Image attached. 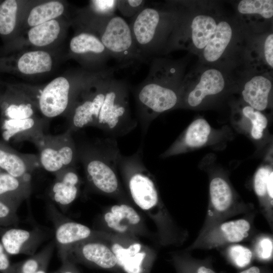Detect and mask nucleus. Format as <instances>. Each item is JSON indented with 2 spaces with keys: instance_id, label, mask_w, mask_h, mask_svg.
Returning a JSON list of instances; mask_svg holds the SVG:
<instances>
[{
  "instance_id": "f257e3e1",
  "label": "nucleus",
  "mask_w": 273,
  "mask_h": 273,
  "mask_svg": "<svg viewBox=\"0 0 273 273\" xmlns=\"http://www.w3.org/2000/svg\"><path fill=\"white\" fill-rule=\"evenodd\" d=\"M116 68H107L86 78L68 113L67 130L72 133L87 126L98 128L114 138L135 128L126 82L115 77Z\"/></svg>"
},
{
  "instance_id": "f03ea898",
  "label": "nucleus",
  "mask_w": 273,
  "mask_h": 273,
  "mask_svg": "<svg viewBox=\"0 0 273 273\" xmlns=\"http://www.w3.org/2000/svg\"><path fill=\"white\" fill-rule=\"evenodd\" d=\"M167 66L159 59L151 63L146 78L133 90L138 121L143 135L150 123L159 114L171 109L178 102V94L171 84L175 69Z\"/></svg>"
},
{
  "instance_id": "7ed1b4c3",
  "label": "nucleus",
  "mask_w": 273,
  "mask_h": 273,
  "mask_svg": "<svg viewBox=\"0 0 273 273\" xmlns=\"http://www.w3.org/2000/svg\"><path fill=\"white\" fill-rule=\"evenodd\" d=\"M77 149L78 160L90 186L101 193L117 195L120 184L117 170L121 153L116 140L98 139L77 145Z\"/></svg>"
},
{
  "instance_id": "20e7f679",
  "label": "nucleus",
  "mask_w": 273,
  "mask_h": 273,
  "mask_svg": "<svg viewBox=\"0 0 273 273\" xmlns=\"http://www.w3.org/2000/svg\"><path fill=\"white\" fill-rule=\"evenodd\" d=\"M89 28L111 58L119 63L120 68L144 63L138 53L129 25L122 17L116 14L108 17L93 15Z\"/></svg>"
},
{
  "instance_id": "39448f33",
  "label": "nucleus",
  "mask_w": 273,
  "mask_h": 273,
  "mask_svg": "<svg viewBox=\"0 0 273 273\" xmlns=\"http://www.w3.org/2000/svg\"><path fill=\"white\" fill-rule=\"evenodd\" d=\"M118 167L126 179L135 204L144 210H150L158 202L155 184L143 161V147L130 156L120 155Z\"/></svg>"
},
{
  "instance_id": "423d86ee",
  "label": "nucleus",
  "mask_w": 273,
  "mask_h": 273,
  "mask_svg": "<svg viewBox=\"0 0 273 273\" xmlns=\"http://www.w3.org/2000/svg\"><path fill=\"white\" fill-rule=\"evenodd\" d=\"M163 13L154 6L145 5L129 23L138 53L145 63L158 52L163 32Z\"/></svg>"
},
{
  "instance_id": "0eeeda50",
  "label": "nucleus",
  "mask_w": 273,
  "mask_h": 273,
  "mask_svg": "<svg viewBox=\"0 0 273 273\" xmlns=\"http://www.w3.org/2000/svg\"><path fill=\"white\" fill-rule=\"evenodd\" d=\"M72 133L68 130L57 135L45 133L34 144L39 152L40 167L53 174L75 167L78 161L77 149Z\"/></svg>"
},
{
  "instance_id": "6e6552de",
  "label": "nucleus",
  "mask_w": 273,
  "mask_h": 273,
  "mask_svg": "<svg viewBox=\"0 0 273 273\" xmlns=\"http://www.w3.org/2000/svg\"><path fill=\"white\" fill-rule=\"evenodd\" d=\"M82 85L73 88L67 78L62 76L57 77L41 91L36 106L47 118H54L67 112L69 113Z\"/></svg>"
},
{
  "instance_id": "1a4fd4ad",
  "label": "nucleus",
  "mask_w": 273,
  "mask_h": 273,
  "mask_svg": "<svg viewBox=\"0 0 273 273\" xmlns=\"http://www.w3.org/2000/svg\"><path fill=\"white\" fill-rule=\"evenodd\" d=\"M49 211L55 227V242L63 260L68 251L81 243L95 240L96 234L85 225L65 218L54 205L50 204Z\"/></svg>"
},
{
  "instance_id": "9d476101",
  "label": "nucleus",
  "mask_w": 273,
  "mask_h": 273,
  "mask_svg": "<svg viewBox=\"0 0 273 273\" xmlns=\"http://www.w3.org/2000/svg\"><path fill=\"white\" fill-rule=\"evenodd\" d=\"M48 235L39 228L27 230L8 227L0 230V242L8 255H33Z\"/></svg>"
},
{
  "instance_id": "9b49d317",
  "label": "nucleus",
  "mask_w": 273,
  "mask_h": 273,
  "mask_svg": "<svg viewBox=\"0 0 273 273\" xmlns=\"http://www.w3.org/2000/svg\"><path fill=\"white\" fill-rule=\"evenodd\" d=\"M69 47L73 54L87 62L98 71L108 68L106 65L111 57L94 32L87 30L78 33L71 39Z\"/></svg>"
},
{
  "instance_id": "f8f14e48",
  "label": "nucleus",
  "mask_w": 273,
  "mask_h": 273,
  "mask_svg": "<svg viewBox=\"0 0 273 273\" xmlns=\"http://www.w3.org/2000/svg\"><path fill=\"white\" fill-rule=\"evenodd\" d=\"M65 260L81 261L106 269L117 266L116 258L111 249L96 240L73 246L62 261Z\"/></svg>"
},
{
  "instance_id": "ddd939ff",
  "label": "nucleus",
  "mask_w": 273,
  "mask_h": 273,
  "mask_svg": "<svg viewBox=\"0 0 273 273\" xmlns=\"http://www.w3.org/2000/svg\"><path fill=\"white\" fill-rule=\"evenodd\" d=\"M40 167L38 155L20 153L0 140V169L19 178L31 180V174Z\"/></svg>"
},
{
  "instance_id": "4468645a",
  "label": "nucleus",
  "mask_w": 273,
  "mask_h": 273,
  "mask_svg": "<svg viewBox=\"0 0 273 273\" xmlns=\"http://www.w3.org/2000/svg\"><path fill=\"white\" fill-rule=\"evenodd\" d=\"M48 124L35 116L24 119L1 120L2 140L8 143L29 141L34 144L45 134Z\"/></svg>"
},
{
  "instance_id": "2eb2a0df",
  "label": "nucleus",
  "mask_w": 273,
  "mask_h": 273,
  "mask_svg": "<svg viewBox=\"0 0 273 273\" xmlns=\"http://www.w3.org/2000/svg\"><path fill=\"white\" fill-rule=\"evenodd\" d=\"M49 195L51 199L64 211L76 199L80 179L75 167L62 169L55 174Z\"/></svg>"
},
{
  "instance_id": "dca6fc26",
  "label": "nucleus",
  "mask_w": 273,
  "mask_h": 273,
  "mask_svg": "<svg viewBox=\"0 0 273 273\" xmlns=\"http://www.w3.org/2000/svg\"><path fill=\"white\" fill-rule=\"evenodd\" d=\"M32 191L31 180L14 177L0 171V201L17 211Z\"/></svg>"
},
{
  "instance_id": "f3484780",
  "label": "nucleus",
  "mask_w": 273,
  "mask_h": 273,
  "mask_svg": "<svg viewBox=\"0 0 273 273\" xmlns=\"http://www.w3.org/2000/svg\"><path fill=\"white\" fill-rule=\"evenodd\" d=\"M250 224L244 219L224 222L211 231L206 237L209 246H215L225 243L239 242L248 235Z\"/></svg>"
},
{
  "instance_id": "a211bd4d",
  "label": "nucleus",
  "mask_w": 273,
  "mask_h": 273,
  "mask_svg": "<svg viewBox=\"0 0 273 273\" xmlns=\"http://www.w3.org/2000/svg\"><path fill=\"white\" fill-rule=\"evenodd\" d=\"M224 86L221 73L216 69H209L201 75L199 82L188 97V103L191 107H196L208 95L220 93Z\"/></svg>"
},
{
  "instance_id": "6ab92c4d",
  "label": "nucleus",
  "mask_w": 273,
  "mask_h": 273,
  "mask_svg": "<svg viewBox=\"0 0 273 273\" xmlns=\"http://www.w3.org/2000/svg\"><path fill=\"white\" fill-rule=\"evenodd\" d=\"M104 218L109 228L120 233L126 232L141 220L138 212L125 204L112 206L110 211L105 214Z\"/></svg>"
},
{
  "instance_id": "aec40b11",
  "label": "nucleus",
  "mask_w": 273,
  "mask_h": 273,
  "mask_svg": "<svg viewBox=\"0 0 273 273\" xmlns=\"http://www.w3.org/2000/svg\"><path fill=\"white\" fill-rule=\"evenodd\" d=\"M271 88L269 80L262 76H256L246 83L242 95L250 107L257 111H262L267 106Z\"/></svg>"
},
{
  "instance_id": "412c9836",
  "label": "nucleus",
  "mask_w": 273,
  "mask_h": 273,
  "mask_svg": "<svg viewBox=\"0 0 273 273\" xmlns=\"http://www.w3.org/2000/svg\"><path fill=\"white\" fill-rule=\"evenodd\" d=\"M141 245L138 243L127 248L116 243L113 245L111 250L116 258L117 265L126 273H141L146 256L144 252L141 251Z\"/></svg>"
},
{
  "instance_id": "4be33fe9",
  "label": "nucleus",
  "mask_w": 273,
  "mask_h": 273,
  "mask_svg": "<svg viewBox=\"0 0 273 273\" xmlns=\"http://www.w3.org/2000/svg\"><path fill=\"white\" fill-rule=\"evenodd\" d=\"M53 61L50 55L43 51H33L23 54L19 59L17 67L25 74H35L50 71Z\"/></svg>"
},
{
  "instance_id": "5701e85b",
  "label": "nucleus",
  "mask_w": 273,
  "mask_h": 273,
  "mask_svg": "<svg viewBox=\"0 0 273 273\" xmlns=\"http://www.w3.org/2000/svg\"><path fill=\"white\" fill-rule=\"evenodd\" d=\"M232 35L229 24L221 21L217 25L215 32L204 48V56L208 62L217 60L229 44Z\"/></svg>"
},
{
  "instance_id": "b1692460",
  "label": "nucleus",
  "mask_w": 273,
  "mask_h": 273,
  "mask_svg": "<svg viewBox=\"0 0 273 273\" xmlns=\"http://www.w3.org/2000/svg\"><path fill=\"white\" fill-rule=\"evenodd\" d=\"M17 100H15L9 93L4 95L1 103V120L24 119L35 116L34 108L31 101Z\"/></svg>"
},
{
  "instance_id": "393cba45",
  "label": "nucleus",
  "mask_w": 273,
  "mask_h": 273,
  "mask_svg": "<svg viewBox=\"0 0 273 273\" xmlns=\"http://www.w3.org/2000/svg\"><path fill=\"white\" fill-rule=\"evenodd\" d=\"M217 24L211 17L198 15L191 24L192 38L194 44L199 49L204 48L214 34Z\"/></svg>"
},
{
  "instance_id": "a878e982",
  "label": "nucleus",
  "mask_w": 273,
  "mask_h": 273,
  "mask_svg": "<svg viewBox=\"0 0 273 273\" xmlns=\"http://www.w3.org/2000/svg\"><path fill=\"white\" fill-rule=\"evenodd\" d=\"M55 242L50 243L39 253L23 261L12 264L9 273H36L42 267L48 266L52 255Z\"/></svg>"
},
{
  "instance_id": "bb28decb",
  "label": "nucleus",
  "mask_w": 273,
  "mask_h": 273,
  "mask_svg": "<svg viewBox=\"0 0 273 273\" xmlns=\"http://www.w3.org/2000/svg\"><path fill=\"white\" fill-rule=\"evenodd\" d=\"M60 31V24L54 19L32 27L28 33V39L35 46L44 47L55 41Z\"/></svg>"
},
{
  "instance_id": "cd10ccee",
  "label": "nucleus",
  "mask_w": 273,
  "mask_h": 273,
  "mask_svg": "<svg viewBox=\"0 0 273 273\" xmlns=\"http://www.w3.org/2000/svg\"><path fill=\"white\" fill-rule=\"evenodd\" d=\"M211 205L218 212L228 210L232 201L231 188L228 183L220 177L213 178L210 184Z\"/></svg>"
},
{
  "instance_id": "c85d7f7f",
  "label": "nucleus",
  "mask_w": 273,
  "mask_h": 273,
  "mask_svg": "<svg viewBox=\"0 0 273 273\" xmlns=\"http://www.w3.org/2000/svg\"><path fill=\"white\" fill-rule=\"evenodd\" d=\"M64 11L63 4L58 1L47 2L34 7L30 11L27 23L34 27L61 15Z\"/></svg>"
},
{
  "instance_id": "c756f323",
  "label": "nucleus",
  "mask_w": 273,
  "mask_h": 273,
  "mask_svg": "<svg viewBox=\"0 0 273 273\" xmlns=\"http://www.w3.org/2000/svg\"><path fill=\"white\" fill-rule=\"evenodd\" d=\"M210 131V126L205 119H196L188 127L184 137V143L191 147H201L207 141Z\"/></svg>"
},
{
  "instance_id": "7c9ffc66",
  "label": "nucleus",
  "mask_w": 273,
  "mask_h": 273,
  "mask_svg": "<svg viewBox=\"0 0 273 273\" xmlns=\"http://www.w3.org/2000/svg\"><path fill=\"white\" fill-rule=\"evenodd\" d=\"M18 10L17 3L15 0H6L0 4V34L11 33L16 26Z\"/></svg>"
},
{
  "instance_id": "2f4dec72",
  "label": "nucleus",
  "mask_w": 273,
  "mask_h": 273,
  "mask_svg": "<svg viewBox=\"0 0 273 273\" xmlns=\"http://www.w3.org/2000/svg\"><path fill=\"white\" fill-rule=\"evenodd\" d=\"M238 10L242 14H258L264 18L268 19L273 16V1L243 0L239 3Z\"/></svg>"
},
{
  "instance_id": "473e14b6",
  "label": "nucleus",
  "mask_w": 273,
  "mask_h": 273,
  "mask_svg": "<svg viewBox=\"0 0 273 273\" xmlns=\"http://www.w3.org/2000/svg\"><path fill=\"white\" fill-rule=\"evenodd\" d=\"M243 113L252 122V136L255 139H260L262 136L264 129L267 125L266 117L260 112L255 110L250 106L245 107L243 109Z\"/></svg>"
},
{
  "instance_id": "72a5a7b5",
  "label": "nucleus",
  "mask_w": 273,
  "mask_h": 273,
  "mask_svg": "<svg viewBox=\"0 0 273 273\" xmlns=\"http://www.w3.org/2000/svg\"><path fill=\"white\" fill-rule=\"evenodd\" d=\"M229 255L236 265L243 267L248 265L252 257V252L248 248L240 245H235L228 250Z\"/></svg>"
},
{
  "instance_id": "f704fd0d",
  "label": "nucleus",
  "mask_w": 273,
  "mask_h": 273,
  "mask_svg": "<svg viewBox=\"0 0 273 273\" xmlns=\"http://www.w3.org/2000/svg\"><path fill=\"white\" fill-rule=\"evenodd\" d=\"M118 1L95 0L90 2V8L93 14L99 17H108L115 14L117 10Z\"/></svg>"
},
{
  "instance_id": "c9c22d12",
  "label": "nucleus",
  "mask_w": 273,
  "mask_h": 273,
  "mask_svg": "<svg viewBox=\"0 0 273 273\" xmlns=\"http://www.w3.org/2000/svg\"><path fill=\"white\" fill-rule=\"evenodd\" d=\"M146 1L143 0L118 1L117 10L121 14L131 18L135 16L145 5Z\"/></svg>"
},
{
  "instance_id": "e433bc0d",
  "label": "nucleus",
  "mask_w": 273,
  "mask_h": 273,
  "mask_svg": "<svg viewBox=\"0 0 273 273\" xmlns=\"http://www.w3.org/2000/svg\"><path fill=\"white\" fill-rule=\"evenodd\" d=\"M19 222L17 211L0 201V230L16 225Z\"/></svg>"
},
{
  "instance_id": "4c0bfd02",
  "label": "nucleus",
  "mask_w": 273,
  "mask_h": 273,
  "mask_svg": "<svg viewBox=\"0 0 273 273\" xmlns=\"http://www.w3.org/2000/svg\"><path fill=\"white\" fill-rule=\"evenodd\" d=\"M270 172L268 168L262 167L259 169L255 174L254 190L259 197H263L267 193V183Z\"/></svg>"
},
{
  "instance_id": "58836bf2",
  "label": "nucleus",
  "mask_w": 273,
  "mask_h": 273,
  "mask_svg": "<svg viewBox=\"0 0 273 273\" xmlns=\"http://www.w3.org/2000/svg\"><path fill=\"white\" fill-rule=\"evenodd\" d=\"M272 241L267 237L261 238L256 247V252L258 256L263 260L270 258L272 253Z\"/></svg>"
},
{
  "instance_id": "ea45409f",
  "label": "nucleus",
  "mask_w": 273,
  "mask_h": 273,
  "mask_svg": "<svg viewBox=\"0 0 273 273\" xmlns=\"http://www.w3.org/2000/svg\"><path fill=\"white\" fill-rule=\"evenodd\" d=\"M264 56L267 63L273 67V35H269L264 42Z\"/></svg>"
},
{
  "instance_id": "a19ab883",
  "label": "nucleus",
  "mask_w": 273,
  "mask_h": 273,
  "mask_svg": "<svg viewBox=\"0 0 273 273\" xmlns=\"http://www.w3.org/2000/svg\"><path fill=\"white\" fill-rule=\"evenodd\" d=\"M11 265L12 264L10 262L8 254L0 242V272L9 273Z\"/></svg>"
},
{
  "instance_id": "79ce46f5",
  "label": "nucleus",
  "mask_w": 273,
  "mask_h": 273,
  "mask_svg": "<svg viewBox=\"0 0 273 273\" xmlns=\"http://www.w3.org/2000/svg\"><path fill=\"white\" fill-rule=\"evenodd\" d=\"M54 273H78L75 268L72 262L65 260L60 269Z\"/></svg>"
},
{
  "instance_id": "37998d69",
  "label": "nucleus",
  "mask_w": 273,
  "mask_h": 273,
  "mask_svg": "<svg viewBox=\"0 0 273 273\" xmlns=\"http://www.w3.org/2000/svg\"><path fill=\"white\" fill-rule=\"evenodd\" d=\"M273 172H270L269 175L267 183V193L268 195L269 198L271 199L273 198Z\"/></svg>"
},
{
  "instance_id": "c03bdc74",
  "label": "nucleus",
  "mask_w": 273,
  "mask_h": 273,
  "mask_svg": "<svg viewBox=\"0 0 273 273\" xmlns=\"http://www.w3.org/2000/svg\"><path fill=\"white\" fill-rule=\"evenodd\" d=\"M260 269L257 266H252L240 273H260Z\"/></svg>"
},
{
  "instance_id": "a18cd8bd",
  "label": "nucleus",
  "mask_w": 273,
  "mask_h": 273,
  "mask_svg": "<svg viewBox=\"0 0 273 273\" xmlns=\"http://www.w3.org/2000/svg\"><path fill=\"white\" fill-rule=\"evenodd\" d=\"M197 273H215V272L209 268L201 266L197 269Z\"/></svg>"
},
{
  "instance_id": "49530a36",
  "label": "nucleus",
  "mask_w": 273,
  "mask_h": 273,
  "mask_svg": "<svg viewBox=\"0 0 273 273\" xmlns=\"http://www.w3.org/2000/svg\"><path fill=\"white\" fill-rule=\"evenodd\" d=\"M47 267L48 266H46L39 269L36 273H47Z\"/></svg>"
},
{
  "instance_id": "de8ad7c7",
  "label": "nucleus",
  "mask_w": 273,
  "mask_h": 273,
  "mask_svg": "<svg viewBox=\"0 0 273 273\" xmlns=\"http://www.w3.org/2000/svg\"><path fill=\"white\" fill-rule=\"evenodd\" d=\"M4 97V95L0 94V104H1V103H2Z\"/></svg>"
},
{
  "instance_id": "09e8293b",
  "label": "nucleus",
  "mask_w": 273,
  "mask_h": 273,
  "mask_svg": "<svg viewBox=\"0 0 273 273\" xmlns=\"http://www.w3.org/2000/svg\"><path fill=\"white\" fill-rule=\"evenodd\" d=\"M3 171V170L0 169V171Z\"/></svg>"
}]
</instances>
